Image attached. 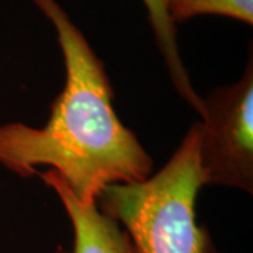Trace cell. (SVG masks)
<instances>
[{"instance_id": "obj_1", "label": "cell", "mask_w": 253, "mask_h": 253, "mask_svg": "<svg viewBox=\"0 0 253 253\" xmlns=\"http://www.w3.org/2000/svg\"><path fill=\"white\" fill-rule=\"evenodd\" d=\"M56 31L65 62V87L42 128L0 126V163L21 177L49 166L82 203H96L111 184L149 177L152 158L113 107L104 65L56 0H33Z\"/></svg>"}, {"instance_id": "obj_2", "label": "cell", "mask_w": 253, "mask_h": 253, "mask_svg": "<svg viewBox=\"0 0 253 253\" xmlns=\"http://www.w3.org/2000/svg\"><path fill=\"white\" fill-rule=\"evenodd\" d=\"M204 184L196 123L156 174L107 186L96 203L101 212L126 226L136 253H215L196 217V199Z\"/></svg>"}, {"instance_id": "obj_3", "label": "cell", "mask_w": 253, "mask_h": 253, "mask_svg": "<svg viewBox=\"0 0 253 253\" xmlns=\"http://www.w3.org/2000/svg\"><path fill=\"white\" fill-rule=\"evenodd\" d=\"M199 155L206 184L253 191L252 58L238 83L203 99Z\"/></svg>"}, {"instance_id": "obj_4", "label": "cell", "mask_w": 253, "mask_h": 253, "mask_svg": "<svg viewBox=\"0 0 253 253\" xmlns=\"http://www.w3.org/2000/svg\"><path fill=\"white\" fill-rule=\"evenodd\" d=\"M38 174L61 199L75 232L72 251L58 249L55 253H136L120 222L101 212L97 203L86 204L76 199L55 170Z\"/></svg>"}, {"instance_id": "obj_5", "label": "cell", "mask_w": 253, "mask_h": 253, "mask_svg": "<svg viewBox=\"0 0 253 253\" xmlns=\"http://www.w3.org/2000/svg\"><path fill=\"white\" fill-rule=\"evenodd\" d=\"M142 3L148 10V18L154 28L156 44L169 68V73L174 87L177 89L181 97L201 116L203 99L193 89L189 75L181 62L177 40H176V24L173 23L168 13L166 0H142Z\"/></svg>"}, {"instance_id": "obj_6", "label": "cell", "mask_w": 253, "mask_h": 253, "mask_svg": "<svg viewBox=\"0 0 253 253\" xmlns=\"http://www.w3.org/2000/svg\"><path fill=\"white\" fill-rule=\"evenodd\" d=\"M166 7L174 24L199 16H222L253 24V0H166Z\"/></svg>"}]
</instances>
